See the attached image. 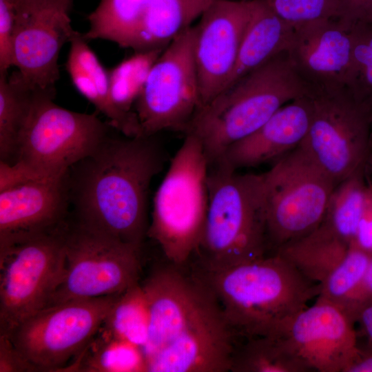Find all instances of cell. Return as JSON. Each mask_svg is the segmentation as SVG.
Segmentation results:
<instances>
[{"label": "cell", "instance_id": "cell-1", "mask_svg": "<svg viewBox=\"0 0 372 372\" xmlns=\"http://www.w3.org/2000/svg\"><path fill=\"white\" fill-rule=\"evenodd\" d=\"M141 285L149 315L145 371H230L237 336L203 278L163 267Z\"/></svg>", "mask_w": 372, "mask_h": 372}, {"label": "cell", "instance_id": "cell-2", "mask_svg": "<svg viewBox=\"0 0 372 372\" xmlns=\"http://www.w3.org/2000/svg\"><path fill=\"white\" fill-rule=\"evenodd\" d=\"M155 136V135H154ZM154 136L110 134L68 173L75 220L141 248L150 183L165 163Z\"/></svg>", "mask_w": 372, "mask_h": 372}, {"label": "cell", "instance_id": "cell-3", "mask_svg": "<svg viewBox=\"0 0 372 372\" xmlns=\"http://www.w3.org/2000/svg\"><path fill=\"white\" fill-rule=\"evenodd\" d=\"M203 279L236 336L244 338L280 336L320 292V284L277 254L205 272Z\"/></svg>", "mask_w": 372, "mask_h": 372}, {"label": "cell", "instance_id": "cell-4", "mask_svg": "<svg viewBox=\"0 0 372 372\" xmlns=\"http://www.w3.org/2000/svg\"><path fill=\"white\" fill-rule=\"evenodd\" d=\"M313 92L286 50L200 107L185 132L198 139L209 165L215 164L229 147L256 131L282 106Z\"/></svg>", "mask_w": 372, "mask_h": 372}, {"label": "cell", "instance_id": "cell-5", "mask_svg": "<svg viewBox=\"0 0 372 372\" xmlns=\"http://www.w3.org/2000/svg\"><path fill=\"white\" fill-rule=\"evenodd\" d=\"M215 165L209 171L208 209L196 251L205 272L261 258L268 249L263 174Z\"/></svg>", "mask_w": 372, "mask_h": 372}, {"label": "cell", "instance_id": "cell-6", "mask_svg": "<svg viewBox=\"0 0 372 372\" xmlns=\"http://www.w3.org/2000/svg\"><path fill=\"white\" fill-rule=\"evenodd\" d=\"M54 90L32 88L12 165L24 178H61L110 134L95 113L67 110L54 102ZM10 165V164H9Z\"/></svg>", "mask_w": 372, "mask_h": 372}, {"label": "cell", "instance_id": "cell-7", "mask_svg": "<svg viewBox=\"0 0 372 372\" xmlns=\"http://www.w3.org/2000/svg\"><path fill=\"white\" fill-rule=\"evenodd\" d=\"M185 135L156 192L147 233L176 266L196 252L209 203V161L198 139Z\"/></svg>", "mask_w": 372, "mask_h": 372}, {"label": "cell", "instance_id": "cell-8", "mask_svg": "<svg viewBox=\"0 0 372 372\" xmlns=\"http://www.w3.org/2000/svg\"><path fill=\"white\" fill-rule=\"evenodd\" d=\"M268 247L277 251L323 222L333 180L299 147L263 174Z\"/></svg>", "mask_w": 372, "mask_h": 372}, {"label": "cell", "instance_id": "cell-9", "mask_svg": "<svg viewBox=\"0 0 372 372\" xmlns=\"http://www.w3.org/2000/svg\"><path fill=\"white\" fill-rule=\"evenodd\" d=\"M63 234V277L47 307L120 294L139 282L141 248L69 218Z\"/></svg>", "mask_w": 372, "mask_h": 372}, {"label": "cell", "instance_id": "cell-10", "mask_svg": "<svg viewBox=\"0 0 372 372\" xmlns=\"http://www.w3.org/2000/svg\"><path fill=\"white\" fill-rule=\"evenodd\" d=\"M121 294L44 308L4 336L34 371H63L92 341Z\"/></svg>", "mask_w": 372, "mask_h": 372}, {"label": "cell", "instance_id": "cell-11", "mask_svg": "<svg viewBox=\"0 0 372 372\" xmlns=\"http://www.w3.org/2000/svg\"><path fill=\"white\" fill-rule=\"evenodd\" d=\"M311 117L299 145L338 185L366 170L372 152V118L347 87L314 90Z\"/></svg>", "mask_w": 372, "mask_h": 372}, {"label": "cell", "instance_id": "cell-12", "mask_svg": "<svg viewBox=\"0 0 372 372\" xmlns=\"http://www.w3.org/2000/svg\"><path fill=\"white\" fill-rule=\"evenodd\" d=\"M64 224L0 254V335L48 307L63 277Z\"/></svg>", "mask_w": 372, "mask_h": 372}, {"label": "cell", "instance_id": "cell-13", "mask_svg": "<svg viewBox=\"0 0 372 372\" xmlns=\"http://www.w3.org/2000/svg\"><path fill=\"white\" fill-rule=\"evenodd\" d=\"M195 25L174 38L152 66L134 111L143 136L185 132L200 106L194 45Z\"/></svg>", "mask_w": 372, "mask_h": 372}, {"label": "cell", "instance_id": "cell-14", "mask_svg": "<svg viewBox=\"0 0 372 372\" xmlns=\"http://www.w3.org/2000/svg\"><path fill=\"white\" fill-rule=\"evenodd\" d=\"M252 6V0H214L195 25L194 55L200 107L226 87L237 61Z\"/></svg>", "mask_w": 372, "mask_h": 372}, {"label": "cell", "instance_id": "cell-15", "mask_svg": "<svg viewBox=\"0 0 372 372\" xmlns=\"http://www.w3.org/2000/svg\"><path fill=\"white\" fill-rule=\"evenodd\" d=\"M13 8V66L30 87L54 90L60 76L61 49L76 32L69 17L71 8L43 5Z\"/></svg>", "mask_w": 372, "mask_h": 372}, {"label": "cell", "instance_id": "cell-16", "mask_svg": "<svg viewBox=\"0 0 372 372\" xmlns=\"http://www.w3.org/2000/svg\"><path fill=\"white\" fill-rule=\"evenodd\" d=\"M355 323L345 311L318 296L279 337L311 371L345 372L359 347Z\"/></svg>", "mask_w": 372, "mask_h": 372}, {"label": "cell", "instance_id": "cell-17", "mask_svg": "<svg viewBox=\"0 0 372 372\" xmlns=\"http://www.w3.org/2000/svg\"><path fill=\"white\" fill-rule=\"evenodd\" d=\"M68 174L26 178L0 189V254L34 236L50 233L68 218Z\"/></svg>", "mask_w": 372, "mask_h": 372}, {"label": "cell", "instance_id": "cell-18", "mask_svg": "<svg viewBox=\"0 0 372 372\" xmlns=\"http://www.w3.org/2000/svg\"><path fill=\"white\" fill-rule=\"evenodd\" d=\"M302 77L314 90L348 87L353 65V36L338 19L294 28L287 50Z\"/></svg>", "mask_w": 372, "mask_h": 372}, {"label": "cell", "instance_id": "cell-19", "mask_svg": "<svg viewBox=\"0 0 372 372\" xmlns=\"http://www.w3.org/2000/svg\"><path fill=\"white\" fill-rule=\"evenodd\" d=\"M311 111V95L287 103L256 131L229 147L215 164L223 163L237 170L276 161L302 143Z\"/></svg>", "mask_w": 372, "mask_h": 372}, {"label": "cell", "instance_id": "cell-20", "mask_svg": "<svg viewBox=\"0 0 372 372\" xmlns=\"http://www.w3.org/2000/svg\"><path fill=\"white\" fill-rule=\"evenodd\" d=\"M83 34L76 32L70 41L66 70L76 90L108 119V123L122 134L143 136L136 114H125L112 102L108 70L90 48Z\"/></svg>", "mask_w": 372, "mask_h": 372}, {"label": "cell", "instance_id": "cell-21", "mask_svg": "<svg viewBox=\"0 0 372 372\" xmlns=\"http://www.w3.org/2000/svg\"><path fill=\"white\" fill-rule=\"evenodd\" d=\"M252 3L251 17L237 61L225 90L287 50L293 37L294 28L279 18L262 0H252Z\"/></svg>", "mask_w": 372, "mask_h": 372}, {"label": "cell", "instance_id": "cell-22", "mask_svg": "<svg viewBox=\"0 0 372 372\" xmlns=\"http://www.w3.org/2000/svg\"><path fill=\"white\" fill-rule=\"evenodd\" d=\"M349 244L322 222L308 234L275 251L307 279L321 285L346 256Z\"/></svg>", "mask_w": 372, "mask_h": 372}, {"label": "cell", "instance_id": "cell-23", "mask_svg": "<svg viewBox=\"0 0 372 372\" xmlns=\"http://www.w3.org/2000/svg\"><path fill=\"white\" fill-rule=\"evenodd\" d=\"M214 0H153L147 19L131 49L135 52L163 50L192 26Z\"/></svg>", "mask_w": 372, "mask_h": 372}, {"label": "cell", "instance_id": "cell-24", "mask_svg": "<svg viewBox=\"0 0 372 372\" xmlns=\"http://www.w3.org/2000/svg\"><path fill=\"white\" fill-rule=\"evenodd\" d=\"M153 0H101L87 16L88 41L103 39L130 48L148 16Z\"/></svg>", "mask_w": 372, "mask_h": 372}, {"label": "cell", "instance_id": "cell-25", "mask_svg": "<svg viewBox=\"0 0 372 372\" xmlns=\"http://www.w3.org/2000/svg\"><path fill=\"white\" fill-rule=\"evenodd\" d=\"M372 256L351 243L344 258L320 285L318 297L345 311L355 321L360 305L369 299L364 285Z\"/></svg>", "mask_w": 372, "mask_h": 372}, {"label": "cell", "instance_id": "cell-26", "mask_svg": "<svg viewBox=\"0 0 372 372\" xmlns=\"http://www.w3.org/2000/svg\"><path fill=\"white\" fill-rule=\"evenodd\" d=\"M235 348L232 372H307L311 370L280 337L265 335L245 338Z\"/></svg>", "mask_w": 372, "mask_h": 372}, {"label": "cell", "instance_id": "cell-27", "mask_svg": "<svg viewBox=\"0 0 372 372\" xmlns=\"http://www.w3.org/2000/svg\"><path fill=\"white\" fill-rule=\"evenodd\" d=\"M32 87L19 73H0V161L12 164Z\"/></svg>", "mask_w": 372, "mask_h": 372}, {"label": "cell", "instance_id": "cell-28", "mask_svg": "<svg viewBox=\"0 0 372 372\" xmlns=\"http://www.w3.org/2000/svg\"><path fill=\"white\" fill-rule=\"evenodd\" d=\"M366 170L345 179L334 188L323 222L340 239L350 245L357 234L365 205L369 183Z\"/></svg>", "mask_w": 372, "mask_h": 372}, {"label": "cell", "instance_id": "cell-29", "mask_svg": "<svg viewBox=\"0 0 372 372\" xmlns=\"http://www.w3.org/2000/svg\"><path fill=\"white\" fill-rule=\"evenodd\" d=\"M148 323L147 302L138 282L119 296L103 325L107 336L127 342L141 350L147 341Z\"/></svg>", "mask_w": 372, "mask_h": 372}, {"label": "cell", "instance_id": "cell-30", "mask_svg": "<svg viewBox=\"0 0 372 372\" xmlns=\"http://www.w3.org/2000/svg\"><path fill=\"white\" fill-rule=\"evenodd\" d=\"M163 50L135 52L107 70L111 98L120 111L136 114L132 108L152 66Z\"/></svg>", "mask_w": 372, "mask_h": 372}, {"label": "cell", "instance_id": "cell-31", "mask_svg": "<svg viewBox=\"0 0 372 372\" xmlns=\"http://www.w3.org/2000/svg\"><path fill=\"white\" fill-rule=\"evenodd\" d=\"M353 65L347 89L372 118V23L351 27Z\"/></svg>", "mask_w": 372, "mask_h": 372}, {"label": "cell", "instance_id": "cell-32", "mask_svg": "<svg viewBox=\"0 0 372 372\" xmlns=\"http://www.w3.org/2000/svg\"><path fill=\"white\" fill-rule=\"evenodd\" d=\"M282 21L293 28L324 19H337L338 0H262Z\"/></svg>", "mask_w": 372, "mask_h": 372}, {"label": "cell", "instance_id": "cell-33", "mask_svg": "<svg viewBox=\"0 0 372 372\" xmlns=\"http://www.w3.org/2000/svg\"><path fill=\"white\" fill-rule=\"evenodd\" d=\"M14 12L8 0H0V73L13 66Z\"/></svg>", "mask_w": 372, "mask_h": 372}, {"label": "cell", "instance_id": "cell-34", "mask_svg": "<svg viewBox=\"0 0 372 372\" xmlns=\"http://www.w3.org/2000/svg\"><path fill=\"white\" fill-rule=\"evenodd\" d=\"M339 14L337 19L345 26L372 23V0H338Z\"/></svg>", "mask_w": 372, "mask_h": 372}, {"label": "cell", "instance_id": "cell-35", "mask_svg": "<svg viewBox=\"0 0 372 372\" xmlns=\"http://www.w3.org/2000/svg\"><path fill=\"white\" fill-rule=\"evenodd\" d=\"M372 256V184L368 185L364 211L353 242Z\"/></svg>", "mask_w": 372, "mask_h": 372}, {"label": "cell", "instance_id": "cell-36", "mask_svg": "<svg viewBox=\"0 0 372 372\" xmlns=\"http://www.w3.org/2000/svg\"><path fill=\"white\" fill-rule=\"evenodd\" d=\"M0 371H34L4 335H0Z\"/></svg>", "mask_w": 372, "mask_h": 372}, {"label": "cell", "instance_id": "cell-37", "mask_svg": "<svg viewBox=\"0 0 372 372\" xmlns=\"http://www.w3.org/2000/svg\"><path fill=\"white\" fill-rule=\"evenodd\" d=\"M345 372H372V345L358 347L357 354Z\"/></svg>", "mask_w": 372, "mask_h": 372}, {"label": "cell", "instance_id": "cell-38", "mask_svg": "<svg viewBox=\"0 0 372 372\" xmlns=\"http://www.w3.org/2000/svg\"><path fill=\"white\" fill-rule=\"evenodd\" d=\"M358 322L362 331L369 339V344L372 345V298L362 302L355 314V322Z\"/></svg>", "mask_w": 372, "mask_h": 372}, {"label": "cell", "instance_id": "cell-39", "mask_svg": "<svg viewBox=\"0 0 372 372\" xmlns=\"http://www.w3.org/2000/svg\"><path fill=\"white\" fill-rule=\"evenodd\" d=\"M14 6L63 5L72 7L73 0H8Z\"/></svg>", "mask_w": 372, "mask_h": 372}, {"label": "cell", "instance_id": "cell-40", "mask_svg": "<svg viewBox=\"0 0 372 372\" xmlns=\"http://www.w3.org/2000/svg\"><path fill=\"white\" fill-rule=\"evenodd\" d=\"M364 285L367 296L370 298H372V259L370 262L364 277Z\"/></svg>", "mask_w": 372, "mask_h": 372}, {"label": "cell", "instance_id": "cell-41", "mask_svg": "<svg viewBox=\"0 0 372 372\" xmlns=\"http://www.w3.org/2000/svg\"><path fill=\"white\" fill-rule=\"evenodd\" d=\"M368 164H370V165H371V169H372V152H371L370 158H369V160ZM371 183L372 184V183Z\"/></svg>", "mask_w": 372, "mask_h": 372}]
</instances>
